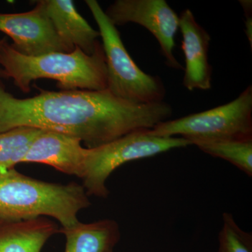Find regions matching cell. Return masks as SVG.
Instances as JSON below:
<instances>
[{
  "label": "cell",
  "mask_w": 252,
  "mask_h": 252,
  "mask_svg": "<svg viewBox=\"0 0 252 252\" xmlns=\"http://www.w3.org/2000/svg\"><path fill=\"white\" fill-rule=\"evenodd\" d=\"M0 78L12 79L15 86L28 94L31 83L39 79L56 81L62 91H104L107 70L102 44L91 56L76 48L71 53H51L26 56L13 49L6 38L0 39Z\"/></svg>",
  "instance_id": "7a4b0ae2"
},
{
  "label": "cell",
  "mask_w": 252,
  "mask_h": 252,
  "mask_svg": "<svg viewBox=\"0 0 252 252\" xmlns=\"http://www.w3.org/2000/svg\"><path fill=\"white\" fill-rule=\"evenodd\" d=\"M59 233L46 217L27 220H0V252H41L46 242Z\"/></svg>",
  "instance_id": "7c38bea8"
},
{
  "label": "cell",
  "mask_w": 252,
  "mask_h": 252,
  "mask_svg": "<svg viewBox=\"0 0 252 252\" xmlns=\"http://www.w3.org/2000/svg\"><path fill=\"white\" fill-rule=\"evenodd\" d=\"M182 49L185 56V72L182 84L187 90H210L212 68L208 51L211 36L195 19L190 9L180 16Z\"/></svg>",
  "instance_id": "9c48e42d"
},
{
  "label": "cell",
  "mask_w": 252,
  "mask_h": 252,
  "mask_svg": "<svg viewBox=\"0 0 252 252\" xmlns=\"http://www.w3.org/2000/svg\"><path fill=\"white\" fill-rule=\"evenodd\" d=\"M99 28L107 70V88L113 95L131 103L162 102L166 94L160 77L147 74L137 66L124 46L117 28L96 0H86Z\"/></svg>",
  "instance_id": "277c9868"
},
{
  "label": "cell",
  "mask_w": 252,
  "mask_h": 252,
  "mask_svg": "<svg viewBox=\"0 0 252 252\" xmlns=\"http://www.w3.org/2000/svg\"><path fill=\"white\" fill-rule=\"evenodd\" d=\"M217 252H252V235L240 228L233 215L224 212Z\"/></svg>",
  "instance_id": "2e32d148"
},
{
  "label": "cell",
  "mask_w": 252,
  "mask_h": 252,
  "mask_svg": "<svg viewBox=\"0 0 252 252\" xmlns=\"http://www.w3.org/2000/svg\"><path fill=\"white\" fill-rule=\"evenodd\" d=\"M65 236L64 252H106L114 250L121 238L119 225L115 220H102L91 223L78 222L69 228H61Z\"/></svg>",
  "instance_id": "4fadbf2b"
},
{
  "label": "cell",
  "mask_w": 252,
  "mask_h": 252,
  "mask_svg": "<svg viewBox=\"0 0 252 252\" xmlns=\"http://www.w3.org/2000/svg\"><path fill=\"white\" fill-rule=\"evenodd\" d=\"M31 11L16 14L0 13V31L13 40V49L26 56L51 53H71L53 26L41 0Z\"/></svg>",
  "instance_id": "ba28073f"
},
{
  "label": "cell",
  "mask_w": 252,
  "mask_h": 252,
  "mask_svg": "<svg viewBox=\"0 0 252 252\" xmlns=\"http://www.w3.org/2000/svg\"><path fill=\"white\" fill-rule=\"evenodd\" d=\"M150 135L196 141L252 140V86L234 100L215 108L158 124Z\"/></svg>",
  "instance_id": "8992f818"
},
{
  "label": "cell",
  "mask_w": 252,
  "mask_h": 252,
  "mask_svg": "<svg viewBox=\"0 0 252 252\" xmlns=\"http://www.w3.org/2000/svg\"><path fill=\"white\" fill-rule=\"evenodd\" d=\"M91 205L82 185H61L32 178L15 168L0 170V220L51 217L62 228L77 224L79 211Z\"/></svg>",
  "instance_id": "3957f363"
},
{
  "label": "cell",
  "mask_w": 252,
  "mask_h": 252,
  "mask_svg": "<svg viewBox=\"0 0 252 252\" xmlns=\"http://www.w3.org/2000/svg\"><path fill=\"white\" fill-rule=\"evenodd\" d=\"M60 38L71 52L76 48L91 56L101 43L94 29L76 9L72 0H41Z\"/></svg>",
  "instance_id": "8fae6325"
},
{
  "label": "cell",
  "mask_w": 252,
  "mask_h": 252,
  "mask_svg": "<svg viewBox=\"0 0 252 252\" xmlns=\"http://www.w3.org/2000/svg\"><path fill=\"white\" fill-rule=\"evenodd\" d=\"M104 12L116 27L132 23L148 30L157 39L167 65L182 69L173 52L180 16L165 0H116Z\"/></svg>",
  "instance_id": "52a82bcc"
},
{
  "label": "cell",
  "mask_w": 252,
  "mask_h": 252,
  "mask_svg": "<svg viewBox=\"0 0 252 252\" xmlns=\"http://www.w3.org/2000/svg\"><path fill=\"white\" fill-rule=\"evenodd\" d=\"M41 130L20 127L0 133V170L14 168L23 158Z\"/></svg>",
  "instance_id": "9a60e30c"
},
{
  "label": "cell",
  "mask_w": 252,
  "mask_h": 252,
  "mask_svg": "<svg viewBox=\"0 0 252 252\" xmlns=\"http://www.w3.org/2000/svg\"><path fill=\"white\" fill-rule=\"evenodd\" d=\"M240 4L243 6L244 12H245V16H246V21H245V25H246V32L247 36L250 41V45H251V49L252 47V3L251 0H243V1H239Z\"/></svg>",
  "instance_id": "e0dca14e"
},
{
  "label": "cell",
  "mask_w": 252,
  "mask_h": 252,
  "mask_svg": "<svg viewBox=\"0 0 252 252\" xmlns=\"http://www.w3.org/2000/svg\"><path fill=\"white\" fill-rule=\"evenodd\" d=\"M77 137L41 130L32 142L22 162L45 164L56 170L81 179L86 148Z\"/></svg>",
  "instance_id": "30bf717a"
},
{
  "label": "cell",
  "mask_w": 252,
  "mask_h": 252,
  "mask_svg": "<svg viewBox=\"0 0 252 252\" xmlns=\"http://www.w3.org/2000/svg\"><path fill=\"white\" fill-rule=\"evenodd\" d=\"M18 98L0 78V133L20 127L61 132L94 148L136 131L152 130L168 120L173 109L167 102L137 104L104 91L41 90Z\"/></svg>",
  "instance_id": "6da1fadb"
},
{
  "label": "cell",
  "mask_w": 252,
  "mask_h": 252,
  "mask_svg": "<svg viewBox=\"0 0 252 252\" xmlns=\"http://www.w3.org/2000/svg\"><path fill=\"white\" fill-rule=\"evenodd\" d=\"M193 144L205 153L223 159L252 177V140L196 141Z\"/></svg>",
  "instance_id": "5bb4252c"
},
{
  "label": "cell",
  "mask_w": 252,
  "mask_h": 252,
  "mask_svg": "<svg viewBox=\"0 0 252 252\" xmlns=\"http://www.w3.org/2000/svg\"><path fill=\"white\" fill-rule=\"evenodd\" d=\"M148 130L136 131L103 145L86 148L81 180L89 196L107 198V180L126 162L191 145L183 137H159L150 135Z\"/></svg>",
  "instance_id": "5b68a950"
},
{
  "label": "cell",
  "mask_w": 252,
  "mask_h": 252,
  "mask_svg": "<svg viewBox=\"0 0 252 252\" xmlns=\"http://www.w3.org/2000/svg\"><path fill=\"white\" fill-rule=\"evenodd\" d=\"M106 252H114V250H113V249H112V250H108V251H107Z\"/></svg>",
  "instance_id": "ac0fdd59"
}]
</instances>
